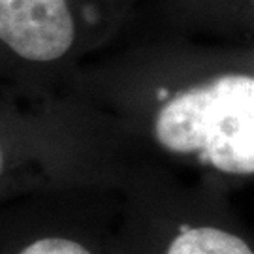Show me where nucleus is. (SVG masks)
<instances>
[{
    "instance_id": "39448f33",
    "label": "nucleus",
    "mask_w": 254,
    "mask_h": 254,
    "mask_svg": "<svg viewBox=\"0 0 254 254\" xmlns=\"http://www.w3.org/2000/svg\"><path fill=\"white\" fill-rule=\"evenodd\" d=\"M0 172H2V151H0Z\"/></svg>"
},
{
    "instance_id": "20e7f679",
    "label": "nucleus",
    "mask_w": 254,
    "mask_h": 254,
    "mask_svg": "<svg viewBox=\"0 0 254 254\" xmlns=\"http://www.w3.org/2000/svg\"><path fill=\"white\" fill-rule=\"evenodd\" d=\"M21 254H91L87 249L75 241L63 237H46L28 245Z\"/></svg>"
},
{
    "instance_id": "7ed1b4c3",
    "label": "nucleus",
    "mask_w": 254,
    "mask_h": 254,
    "mask_svg": "<svg viewBox=\"0 0 254 254\" xmlns=\"http://www.w3.org/2000/svg\"><path fill=\"white\" fill-rule=\"evenodd\" d=\"M166 254H254L243 239L218 228H187Z\"/></svg>"
},
{
    "instance_id": "f257e3e1",
    "label": "nucleus",
    "mask_w": 254,
    "mask_h": 254,
    "mask_svg": "<svg viewBox=\"0 0 254 254\" xmlns=\"http://www.w3.org/2000/svg\"><path fill=\"white\" fill-rule=\"evenodd\" d=\"M158 143L198 153L224 173H254V77L228 73L173 96L154 121Z\"/></svg>"
},
{
    "instance_id": "f03ea898",
    "label": "nucleus",
    "mask_w": 254,
    "mask_h": 254,
    "mask_svg": "<svg viewBox=\"0 0 254 254\" xmlns=\"http://www.w3.org/2000/svg\"><path fill=\"white\" fill-rule=\"evenodd\" d=\"M77 34L70 0H0V42L32 63H51Z\"/></svg>"
}]
</instances>
